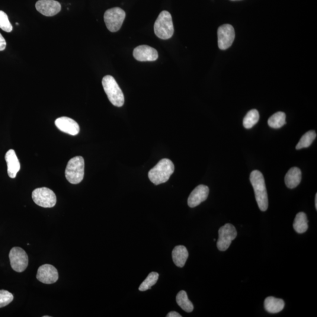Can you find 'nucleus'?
Listing matches in <instances>:
<instances>
[{
    "label": "nucleus",
    "instance_id": "nucleus-31",
    "mask_svg": "<svg viewBox=\"0 0 317 317\" xmlns=\"http://www.w3.org/2000/svg\"><path fill=\"white\" fill-rule=\"evenodd\" d=\"M232 1H237V0H232Z\"/></svg>",
    "mask_w": 317,
    "mask_h": 317
},
{
    "label": "nucleus",
    "instance_id": "nucleus-26",
    "mask_svg": "<svg viewBox=\"0 0 317 317\" xmlns=\"http://www.w3.org/2000/svg\"><path fill=\"white\" fill-rule=\"evenodd\" d=\"M0 28L7 33H10L12 30V26L9 21L8 15L2 11H0Z\"/></svg>",
    "mask_w": 317,
    "mask_h": 317
},
{
    "label": "nucleus",
    "instance_id": "nucleus-28",
    "mask_svg": "<svg viewBox=\"0 0 317 317\" xmlns=\"http://www.w3.org/2000/svg\"><path fill=\"white\" fill-rule=\"evenodd\" d=\"M6 41L4 38L2 37V35L0 33V51L4 50L6 47Z\"/></svg>",
    "mask_w": 317,
    "mask_h": 317
},
{
    "label": "nucleus",
    "instance_id": "nucleus-25",
    "mask_svg": "<svg viewBox=\"0 0 317 317\" xmlns=\"http://www.w3.org/2000/svg\"><path fill=\"white\" fill-rule=\"evenodd\" d=\"M158 278L159 274L156 272H152L140 284L139 290L140 291H145L151 289V287L156 283Z\"/></svg>",
    "mask_w": 317,
    "mask_h": 317
},
{
    "label": "nucleus",
    "instance_id": "nucleus-24",
    "mask_svg": "<svg viewBox=\"0 0 317 317\" xmlns=\"http://www.w3.org/2000/svg\"><path fill=\"white\" fill-rule=\"evenodd\" d=\"M317 137V133L315 130H309L301 137L299 142L296 146V149L300 150L303 148H309L312 145L313 141Z\"/></svg>",
    "mask_w": 317,
    "mask_h": 317
},
{
    "label": "nucleus",
    "instance_id": "nucleus-27",
    "mask_svg": "<svg viewBox=\"0 0 317 317\" xmlns=\"http://www.w3.org/2000/svg\"><path fill=\"white\" fill-rule=\"evenodd\" d=\"M14 299V296L7 290H0V308L10 304Z\"/></svg>",
    "mask_w": 317,
    "mask_h": 317
},
{
    "label": "nucleus",
    "instance_id": "nucleus-1",
    "mask_svg": "<svg viewBox=\"0 0 317 317\" xmlns=\"http://www.w3.org/2000/svg\"><path fill=\"white\" fill-rule=\"evenodd\" d=\"M250 180L254 188L259 209L262 211H266L268 207V199L263 175L261 172L255 170L251 173Z\"/></svg>",
    "mask_w": 317,
    "mask_h": 317
},
{
    "label": "nucleus",
    "instance_id": "nucleus-14",
    "mask_svg": "<svg viewBox=\"0 0 317 317\" xmlns=\"http://www.w3.org/2000/svg\"><path fill=\"white\" fill-rule=\"evenodd\" d=\"M209 189L203 185H198L191 191L188 198L189 206L193 208L198 206L201 203L206 200L209 196Z\"/></svg>",
    "mask_w": 317,
    "mask_h": 317
},
{
    "label": "nucleus",
    "instance_id": "nucleus-15",
    "mask_svg": "<svg viewBox=\"0 0 317 317\" xmlns=\"http://www.w3.org/2000/svg\"><path fill=\"white\" fill-rule=\"evenodd\" d=\"M55 124L61 131L70 135L75 136L79 132V125L71 118L66 117L58 118L55 121Z\"/></svg>",
    "mask_w": 317,
    "mask_h": 317
},
{
    "label": "nucleus",
    "instance_id": "nucleus-18",
    "mask_svg": "<svg viewBox=\"0 0 317 317\" xmlns=\"http://www.w3.org/2000/svg\"><path fill=\"white\" fill-rule=\"evenodd\" d=\"M189 257V253L186 247L178 246L172 252V258L174 263L179 267H183Z\"/></svg>",
    "mask_w": 317,
    "mask_h": 317
},
{
    "label": "nucleus",
    "instance_id": "nucleus-10",
    "mask_svg": "<svg viewBox=\"0 0 317 317\" xmlns=\"http://www.w3.org/2000/svg\"><path fill=\"white\" fill-rule=\"evenodd\" d=\"M218 46L220 50H226L232 46L235 38V31L232 25L225 24L218 28Z\"/></svg>",
    "mask_w": 317,
    "mask_h": 317
},
{
    "label": "nucleus",
    "instance_id": "nucleus-22",
    "mask_svg": "<svg viewBox=\"0 0 317 317\" xmlns=\"http://www.w3.org/2000/svg\"><path fill=\"white\" fill-rule=\"evenodd\" d=\"M286 124V115L283 112H278L272 115L268 120V125L274 129H279Z\"/></svg>",
    "mask_w": 317,
    "mask_h": 317
},
{
    "label": "nucleus",
    "instance_id": "nucleus-3",
    "mask_svg": "<svg viewBox=\"0 0 317 317\" xmlns=\"http://www.w3.org/2000/svg\"><path fill=\"white\" fill-rule=\"evenodd\" d=\"M102 86L109 100L112 104L121 107L124 104L125 98L123 91L113 76L107 75L102 79Z\"/></svg>",
    "mask_w": 317,
    "mask_h": 317
},
{
    "label": "nucleus",
    "instance_id": "nucleus-6",
    "mask_svg": "<svg viewBox=\"0 0 317 317\" xmlns=\"http://www.w3.org/2000/svg\"><path fill=\"white\" fill-rule=\"evenodd\" d=\"M126 17V12L120 7L109 9L104 14L106 26L109 31L115 33L120 30Z\"/></svg>",
    "mask_w": 317,
    "mask_h": 317
},
{
    "label": "nucleus",
    "instance_id": "nucleus-12",
    "mask_svg": "<svg viewBox=\"0 0 317 317\" xmlns=\"http://www.w3.org/2000/svg\"><path fill=\"white\" fill-rule=\"evenodd\" d=\"M37 10L47 17L57 15L62 9V5L56 0H39L35 4Z\"/></svg>",
    "mask_w": 317,
    "mask_h": 317
},
{
    "label": "nucleus",
    "instance_id": "nucleus-8",
    "mask_svg": "<svg viewBox=\"0 0 317 317\" xmlns=\"http://www.w3.org/2000/svg\"><path fill=\"white\" fill-rule=\"evenodd\" d=\"M237 233L235 227L232 224L227 223L220 227L219 230V239L217 247L220 251L225 252L229 249L233 240L236 238Z\"/></svg>",
    "mask_w": 317,
    "mask_h": 317
},
{
    "label": "nucleus",
    "instance_id": "nucleus-11",
    "mask_svg": "<svg viewBox=\"0 0 317 317\" xmlns=\"http://www.w3.org/2000/svg\"><path fill=\"white\" fill-rule=\"evenodd\" d=\"M37 278L41 283L51 284L55 283L59 279V272L51 264H44L38 268Z\"/></svg>",
    "mask_w": 317,
    "mask_h": 317
},
{
    "label": "nucleus",
    "instance_id": "nucleus-2",
    "mask_svg": "<svg viewBox=\"0 0 317 317\" xmlns=\"http://www.w3.org/2000/svg\"><path fill=\"white\" fill-rule=\"evenodd\" d=\"M175 166L168 159L161 160L148 173L150 181L155 185L164 184L174 174Z\"/></svg>",
    "mask_w": 317,
    "mask_h": 317
},
{
    "label": "nucleus",
    "instance_id": "nucleus-13",
    "mask_svg": "<svg viewBox=\"0 0 317 317\" xmlns=\"http://www.w3.org/2000/svg\"><path fill=\"white\" fill-rule=\"evenodd\" d=\"M133 57L139 62H154L158 59V53L155 49L146 45L137 47L133 50Z\"/></svg>",
    "mask_w": 317,
    "mask_h": 317
},
{
    "label": "nucleus",
    "instance_id": "nucleus-30",
    "mask_svg": "<svg viewBox=\"0 0 317 317\" xmlns=\"http://www.w3.org/2000/svg\"><path fill=\"white\" fill-rule=\"evenodd\" d=\"M315 206H316V209H317V193H316V194Z\"/></svg>",
    "mask_w": 317,
    "mask_h": 317
},
{
    "label": "nucleus",
    "instance_id": "nucleus-29",
    "mask_svg": "<svg viewBox=\"0 0 317 317\" xmlns=\"http://www.w3.org/2000/svg\"><path fill=\"white\" fill-rule=\"evenodd\" d=\"M167 317H182V316L179 315V313L176 312H171L168 313V315L166 316Z\"/></svg>",
    "mask_w": 317,
    "mask_h": 317
},
{
    "label": "nucleus",
    "instance_id": "nucleus-20",
    "mask_svg": "<svg viewBox=\"0 0 317 317\" xmlns=\"http://www.w3.org/2000/svg\"><path fill=\"white\" fill-rule=\"evenodd\" d=\"M308 222V219H307L305 213L300 212L298 213L293 223L294 230L299 234L306 232L309 229Z\"/></svg>",
    "mask_w": 317,
    "mask_h": 317
},
{
    "label": "nucleus",
    "instance_id": "nucleus-5",
    "mask_svg": "<svg viewBox=\"0 0 317 317\" xmlns=\"http://www.w3.org/2000/svg\"><path fill=\"white\" fill-rule=\"evenodd\" d=\"M155 33L162 40H168L174 33L172 15L167 11H163L158 16L154 25Z\"/></svg>",
    "mask_w": 317,
    "mask_h": 317
},
{
    "label": "nucleus",
    "instance_id": "nucleus-21",
    "mask_svg": "<svg viewBox=\"0 0 317 317\" xmlns=\"http://www.w3.org/2000/svg\"><path fill=\"white\" fill-rule=\"evenodd\" d=\"M176 302L185 312L187 313L193 312L194 309L193 304L188 299L187 293L185 291L182 290L177 294Z\"/></svg>",
    "mask_w": 317,
    "mask_h": 317
},
{
    "label": "nucleus",
    "instance_id": "nucleus-7",
    "mask_svg": "<svg viewBox=\"0 0 317 317\" xmlns=\"http://www.w3.org/2000/svg\"><path fill=\"white\" fill-rule=\"evenodd\" d=\"M32 198L35 204L45 208L53 207L57 203V197L54 192L47 188H37L32 193Z\"/></svg>",
    "mask_w": 317,
    "mask_h": 317
},
{
    "label": "nucleus",
    "instance_id": "nucleus-9",
    "mask_svg": "<svg viewBox=\"0 0 317 317\" xmlns=\"http://www.w3.org/2000/svg\"><path fill=\"white\" fill-rule=\"evenodd\" d=\"M9 261L12 269L18 273L25 270L28 267V257L23 249L15 247L11 250L9 254Z\"/></svg>",
    "mask_w": 317,
    "mask_h": 317
},
{
    "label": "nucleus",
    "instance_id": "nucleus-16",
    "mask_svg": "<svg viewBox=\"0 0 317 317\" xmlns=\"http://www.w3.org/2000/svg\"><path fill=\"white\" fill-rule=\"evenodd\" d=\"M5 159L7 164V172L9 178L14 179L20 170V163L13 149L6 153Z\"/></svg>",
    "mask_w": 317,
    "mask_h": 317
},
{
    "label": "nucleus",
    "instance_id": "nucleus-23",
    "mask_svg": "<svg viewBox=\"0 0 317 317\" xmlns=\"http://www.w3.org/2000/svg\"><path fill=\"white\" fill-rule=\"evenodd\" d=\"M260 119V115L257 110H252L248 112L243 119V127L246 129H251L257 124Z\"/></svg>",
    "mask_w": 317,
    "mask_h": 317
},
{
    "label": "nucleus",
    "instance_id": "nucleus-19",
    "mask_svg": "<svg viewBox=\"0 0 317 317\" xmlns=\"http://www.w3.org/2000/svg\"><path fill=\"white\" fill-rule=\"evenodd\" d=\"M264 309L269 313L276 314L281 312L284 308L285 303L283 300L274 297H268L264 303Z\"/></svg>",
    "mask_w": 317,
    "mask_h": 317
},
{
    "label": "nucleus",
    "instance_id": "nucleus-4",
    "mask_svg": "<svg viewBox=\"0 0 317 317\" xmlns=\"http://www.w3.org/2000/svg\"><path fill=\"white\" fill-rule=\"evenodd\" d=\"M85 162L82 156L70 159L65 169L66 180L71 184L81 183L84 177Z\"/></svg>",
    "mask_w": 317,
    "mask_h": 317
},
{
    "label": "nucleus",
    "instance_id": "nucleus-17",
    "mask_svg": "<svg viewBox=\"0 0 317 317\" xmlns=\"http://www.w3.org/2000/svg\"><path fill=\"white\" fill-rule=\"evenodd\" d=\"M302 181V172L299 168H291L285 176V184L289 189L298 187Z\"/></svg>",
    "mask_w": 317,
    "mask_h": 317
}]
</instances>
